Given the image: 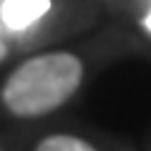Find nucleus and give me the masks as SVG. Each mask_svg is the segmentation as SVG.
I'll use <instances>...</instances> for the list:
<instances>
[{"instance_id":"f257e3e1","label":"nucleus","mask_w":151,"mask_h":151,"mask_svg":"<svg viewBox=\"0 0 151 151\" xmlns=\"http://www.w3.org/2000/svg\"><path fill=\"white\" fill-rule=\"evenodd\" d=\"M83 83V60L73 53L55 50L25 60L8 76L3 106L20 119H35L60 108Z\"/></svg>"},{"instance_id":"f03ea898","label":"nucleus","mask_w":151,"mask_h":151,"mask_svg":"<svg viewBox=\"0 0 151 151\" xmlns=\"http://www.w3.org/2000/svg\"><path fill=\"white\" fill-rule=\"evenodd\" d=\"M50 10V0H3L0 3V20L8 30L20 33L35 25Z\"/></svg>"},{"instance_id":"7ed1b4c3","label":"nucleus","mask_w":151,"mask_h":151,"mask_svg":"<svg viewBox=\"0 0 151 151\" xmlns=\"http://www.w3.org/2000/svg\"><path fill=\"white\" fill-rule=\"evenodd\" d=\"M35 151H98L91 141L81 139L73 134H53L45 136L40 144L35 146Z\"/></svg>"},{"instance_id":"20e7f679","label":"nucleus","mask_w":151,"mask_h":151,"mask_svg":"<svg viewBox=\"0 0 151 151\" xmlns=\"http://www.w3.org/2000/svg\"><path fill=\"white\" fill-rule=\"evenodd\" d=\"M5 55H8V45H5V38H3V30H0V63L5 60Z\"/></svg>"},{"instance_id":"39448f33","label":"nucleus","mask_w":151,"mask_h":151,"mask_svg":"<svg viewBox=\"0 0 151 151\" xmlns=\"http://www.w3.org/2000/svg\"><path fill=\"white\" fill-rule=\"evenodd\" d=\"M141 25H144V30H149V33H151V10L146 13V15H144V20H141Z\"/></svg>"}]
</instances>
